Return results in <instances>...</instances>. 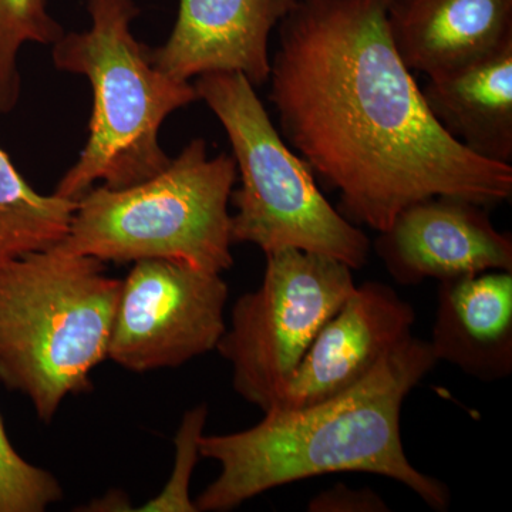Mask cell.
Masks as SVG:
<instances>
[{"label": "cell", "mask_w": 512, "mask_h": 512, "mask_svg": "<svg viewBox=\"0 0 512 512\" xmlns=\"http://www.w3.org/2000/svg\"><path fill=\"white\" fill-rule=\"evenodd\" d=\"M390 0H298L278 26L269 100L279 133L377 232L414 202L510 201L512 165L468 151L431 116L389 30Z\"/></svg>", "instance_id": "cell-1"}, {"label": "cell", "mask_w": 512, "mask_h": 512, "mask_svg": "<svg viewBox=\"0 0 512 512\" xmlns=\"http://www.w3.org/2000/svg\"><path fill=\"white\" fill-rule=\"evenodd\" d=\"M436 365L430 343L412 336L335 396L295 409L274 407L237 433L202 434L201 457L221 470L194 501L197 511L235 510L272 488L333 473L392 478L433 510L446 511L447 485L412 466L400 433L404 399Z\"/></svg>", "instance_id": "cell-2"}, {"label": "cell", "mask_w": 512, "mask_h": 512, "mask_svg": "<svg viewBox=\"0 0 512 512\" xmlns=\"http://www.w3.org/2000/svg\"><path fill=\"white\" fill-rule=\"evenodd\" d=\"M120 289L103 261L60 245L0 265V382L45 423L109 359Z\"/></svg>", "instance_id": "cell-3"}, {"label": "cell", "mask_w": 512, "mask_h": 512, "mask_svg": "<svg viewBox=\"0 0 512 512\" xmlns=\"http://www.w3.org/2000/svg\"><path fill=\"white\" fill-rule=\"evenodd\" d=\"M86 3L90 28L64 32L52 52L57 69L86 76L93 90L86 146L55 190L70 200L96 184L126 188L163 171L171 158L160 146V128L198 100L194 84L158 69L150 47L133 35L140 16L134 0Z\"/></svg>", "instance_id": "cell-4"}, {"label": "cell", "mask_w": 512, "mask_h": 512, "mask_svg": "<svg viewBox=\"0 0 512 512\" xmlns=\"http://www.w3.org/2000/svg\"><path fill=\"white\" fill-rule=\"evenodd\" d=\"M237 178L234 157L210 158L195 138L143 183L90 188L59 245L104 264L167 259L222 274L234 266L228 207Z\"/></svg>", "instance_id": "cell-5"}, {"label": "cell", "mask_w": 512, "mask_h": 512, "mask_svg": "<svg viewBox=\"0 0 512 512\" xmlns=\"http://www.w3.org/2000/svg\"><path fill=\"white\" fill-rule=\"evenodd\" d=\"M194 87L224 127L241 178L231 194L237 210L232 244H252L265 255L301 249L362 269L370 239L326 200L312 168L286 143L247 77L205 73Z\"/></svg>", "instance_id": "cell-6"}, {"label": "cell", "mask_w": 512, "mask_h": 512, "mask_svg": "<svg viewBox=\"0 0 512 512\" xmlns=\"http://www.w3.org/2000/svg\"><path fill=\"white\" fill-rule=\"evenodd\" d=\"M265 256L261 285L235 302L215 349L231 365L235 392L264 413L356 288L353 269L330 256L292 248Z\"/></svg>", "instance_id": "cell-7"}, {"label": "cell", "mask_w": 512, "mask_h": 512, "mask_svg": "<svg viewBox=\"0 0 512 512\" xmlns=\"http://www.w3.org/2000/svg\"><path fill=\"white\" fill-rule=\"evenodd\" d=\"M228 285L217 272L167 259L134 262L121 279L109 359L128 372L175 369L217 349Z\"/></svg>", "instance_id": "cell-8"}, {"label": "cell", "mask_w": 512, "mask_h": 512, "mask_svg": "<svg viewBox=\"0 0 512 512\" xmlns=\"http://www.w3.org/2000/svg\"><path fill=\"white\" fill-rule=\"evenodd\" d=\"M488 210L450 195L426 198L400 211L373 248L400 285L512 272L511 234L494 227Z\"/></svg>", "instance_id": "cell-9"}, {"label": "cell", "mask_w": 512, "mask_h": 512, "mask_svg": "<svg viewBox=\"0 0 512 512\" xmlns=\"http://www.w3.org/2000/svg\"><path fill=\"white\" fill-rule=\"evenodd\" d=\"M414 322L413 306L389 285L356 286L320 329L275 407L308 406L349 389L412 338Z\"/></svg>", "instance_id": "cell-10"}, {"label": "cell", "mask_w": 512, "mask_h": 512, "mask_svg": "<svg viewBox=\"0 0 512 512\" xmlns=\"http://www.w3.org/2000/svg\"><path fill=\"white\" fill-rule=\"evenodd\" d=\"M296 2L180 0L173 32L151 57L158 69L183 82L205 73L235 72L262 86L271 74V33Z\"/></svg>", "instance_id": "cell-11"}, {"label": "cell", "mask_w": 512, "mask_h": 512, "mask_svg": "<svg viewBox=\"0 0 512 512\" xmlns=\"http://www.w3.org/2000/svg\"><path fill=\"white\" fill-rule=\"evenodd\" d=\"M387 30L407 69L437 79L512 43V0H390Z\"/></svg>", "instance_id": "cell-12"}, {"label": "cell", "mask_w": 512, "mask_h": 512, "mask_svg": "<svg viewBox=\"0 0 512 512\" xmlns=\"http://www.w3.org/2000/svg\"><path fill=\"white\" fill-rule=\"evenodd\" d=\"M431 350L481 382L512 373V272L441 281Z\"/></svg>", "instance_id": "cell-13"}, {"label": "cell", "mask_w": 512, "mask_h": 512, "mask_svg": "<svg viewBox=\"0 0 512 512\" xmlns=\"http://www.w3.org/2000/svg\"><path fill=\"white\" fill-rule=\"evenodd\" d=\"M434 120L471 153L512 165V43L421 89Z\"/></svg>", "instance_id": "cell-14"}, {"label": "cell", "mask_w": 512, "mask_h": 512, "mask_svg": "<svg viewBox=\"0 0 512 512\" xmlns=\"http://www.w3.org/2000/svg\"><path fill=\"white\" fill-rule=\"evenodd\" d=\"M76 208L77 200L33 190L0 148V265L62 244Z\"/></svg>", "instance_id": "cell-15"}, {"label": "cell", "mask_w": 512, "mask_h": 512, "mask_svg": "<svg viewBox=\"0 0 512 512\" xmlns=\"http://www.w3.org/2000/svg\"><path fill=\"white\" fill-rule=\"evenodd\" d=\"M64 35L52 18L46 0H0V113L18 103V56L26 43L55 45Z\"/></svg>", "instance_id": "cell-16"}, {"label": "cell", "mask_w": 512, "mask_h": 512, "mask_svg": "<svg viewBox=\"0 0 512 512\" xmlns=\"http://www.w3.org/2000/svg\"><path fill=\"white\" fill-rule=\"evenodd\" d=\"M62 498L59 480L12 446L0 416V512H43Z\"/></svg>", "instance_id": "cell-17"}, {"label": "cell", "mask_w": 512, "mask_h": 512, "mask_svg": "<svg viewBox=\"0 0 512 512\" xmlns=\"http://www.w3.org/2000/svg\"><path fill=\"white\" fill-rule=\"evenodd\" d=\"M207 406H198L185 413L175 436V466L170 480L160 494L136 511L197 512L190 498L192 471L200 460V439L207 421Z\"/></svg>", "instance_id": "cell-18"}, {"label": "cell", "mask_w": 512, "mask_h": 512, "mask_svg": "<svg viewBox=\"0 0 512 512\" xmlns=\"http://www.w3.org/2000/svg\"><path fill=\"white\" fill-rule=\"evenodd\" d=\"M311 512H387L389 505L370 488L346 487L339 483L315 495L308 504Z\"/></svg>", "instance_id": "cell-19"}]
</instances>
